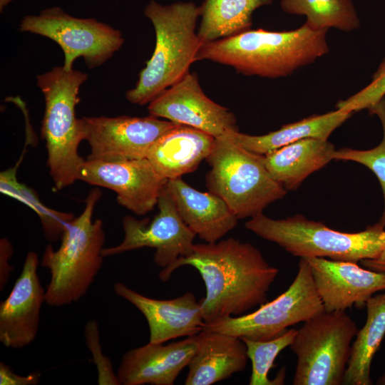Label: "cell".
<instances>
[{"label":"cell","mask_w":385,"mask_h":385,"mask_svg":"<svg viewBox=\"0 0 385 385\" xmlns=\"http://www.w3.org/2000/svg\"><path fill=\"white\" fill-rule=\"evenodd\" d=\"M185 265L197 270L205 283L206 294L200 303L205 324L242 315L266 302L279 273L253 245L233 237L195 244L192 252L180 257L159 274L160 279L169 280L175 270Z\"/></svg>","instance_id":"6da1fadb"},{"label":"cell","mask_w":385,"mask_h":385,"mask_svg":"<svg viewBox=\"0 0 385 385\" xmlns=\"http://www.w3.org/2000/svg\"><path fill=\"white\" fill-rule=\"evenodd\" d=\"M327 31L313 29L306 23L290 31L250 29L202 43L195 61L228 66L245 76L287 77L329 53Z\"/></svg>","instance_id":"7a4b0ae2"},{"label":"cell","mask_w":385,"mask_h":385,"mask_svg":"<svg viewBox=\"0 0 385 385\" xmlns=\"http://www.w3.org/2000/svg\"><path fill=\"white\" fill-rule=\"evenodd\" d=\"M144 15L153 25L155 45L135 86L125 93L130 103L139 106L149 104L189 73L202 44L195 31L200 7L193 2L161 5L151 0Z\"/></svg>","instance_id":"3957f363"},{"label":"cell","mask_w":385,"mask_h":385,"mask_svg":"<svg viewBox=\"0 0 385 385\" xmlns=\"http://www.w3.org/2000/svg\"><path fill=\"white\" fill-rule=\"evenodd\" d=\"M97 188L86 200L83 212L66 225L60 247L46 246L41 265L51 274L46 289V303L62 307L78 302L87 293L100 271L105 243L103 222L92 220L94 207L101 197Z\"/></svg>","instance_id":"277c9868"},{"label":"cell","mask_w":385,"mask_h":385,"mask_svg":"<svg viewBox=\"0 0 385 385\" xmlns=\"http://www.w3.org/2000/svg\"><path fill=\"white\" fill-rule=\"evenodd\" d=\"M88 74L63 66L53 67L36 76V85L43 94L45 111L41 136L47 148V165L57 190L78 180L85 162L78 152L83 140L81 118L76 116L79 90Z\"/></svg>","instance_id":"5b68a950"},{"label":"cell","mask_w":385,"mask_h":385,"mask_svg":"<svg viewBox=\"0 0 385 385\" xmlns=\"http://www.w3.org/2000/svg\"><path fill=\"white\" fill-rule=\"evenodd\" d=\"M245 225L260 237L300 258L359 262L376 257L385 249V226L379 222L361 232H344L302 215L275 220L261 213Z\"/></svg>","instance_id":"8992f818"},{"label":"cell","mask_w":385,"mask_h":385,"mask_svg":"<svg viewBox=\"0 0 385 385\" xmlns=\"http://www.w3.org/2000/svg\"><path fill=\"white\" fill-rule=\"evenodd\" d=\"M206 160L211 167L205 177L208 190L223 199L238 219L262 213L287 193L268 172L264 155L242 148L225 135L215 138Z\"/></svg>","instance_id":"52a82bcc"},{"label":"cell","mask_w":385,"mask_h":385,"mask_svg":"<svg viewBox=\"0 0 385 385\" xmlns=\"http://www.w3.org/2000/svg\"><path fill=\"white\" fill-rule=\"evenodd\" d=\"M358 328L345 311L324 312L303 322L290 349L293 385H342Z\"/></svg>","instance_id":"ba28073f"},{"label":"cell","mask_w":385,"mask_h":385,"mask_svg":"<svg viewBox=\"0 0 385 385\" xmlns=\"http://www.w3.org/2000/svg\"><path fill=\"white\" fill-rule=\"evenodd\" d=\"M324 312L310 265L305 258H300L294 279L274 299L265 302L249 314L205 324L203 329L266 341L281 335L289 327L304 322Z\"/></svg>","instance_id":"9c48e42d"},{"label":"cell","mask_w":385,"mask_h":385,"mask_svg":"<svg viewBox=\"0 0 385 385\" xmlns=\"http://www.w3.org/2000/svg\"><path fill=\"white\" fill-rule=\"evenodd\" d=\"M19 30L56 42L63 52V67L67 71L73 69L74 61L79 57L91 69L102 66L124 43L120 31L93 18L73 16L58 6L25 16Z\"/></svg>","instance_id":"30bf717a"},{"label":"cell","mask_w":385,"mask_h":385,"mask_svg":"<svg viewBox=\"0 0 385 385\" xmlns=\"http://www.w3.org/2000/svg\"><path fill=\"white\" fill-rule=\"evenodd\" d=\"M157 205L158 212L152 220L124 217L122 242L114 247H104L103 256H113L143 247L153 248V260L161 268L160 274L180 257L190 255L193 251L196 235L182 220L165 188L159 196Z\"/></svg>","instance_id":"8fae6325"},{"label":"cell","mask_w":385,"mask_h":385,"mask_svg":"<svg viewBox=\"0 0 385 385\" xmlns=\"http://www.w3.org/2000/svg\"><path fill=\"white\" fill-rule=\"evenodd\" d=\"M90 160L115 161L145 158L151 146L177 123L149 115L81 118Z\"/></svg>","instance_id":"7c38bea8"},{"label":"cell","mask_w":385,"mask_h":385,"mask_svg":"<svg viewBox=\"0 0 385 385\" xmlns=\"http://www.w3.org/2000/svg\"><path fill=\"white\" fill-rule=\"evenodd\" d=\"M78 180L113 190L118 203L138 215L154 209L167 182L146 158L115 161L87 159Z\"/></svg>","instance_id":"4fadbf2b"},{"label":"cell","mask_w":385,"mask_h":385,"mask_svg":"<svg viewBox=\"0 0 385 385\" xmlns=\"http://www.w3.org/2000/svg\"><path fill=\"white\" fill-rule=\"evenodd\" d=\"M148 111L150 115L192 127L215 138L239 130L235 115L205 94L195 73H188L165 89L148 104Z\"/></svg>","instance_id":"5bb4252c"},{"label":"cell","mask_w":385,"mask_h":385,"mask_svg":"<svg viewBox=\"0 0 385 385\" xmlns=\"http://www.w3.org/2000/svg\"><path fill=\"white\" fill-rule=\"evenodd\" d=\"M38 264L36 253L29 252L9 295L0 303V342L7 348L22 349L37 336L41 307L46 302Z\"/></svg>","instance_id":"9a60e30c"},{"label":"cell","mask_w":385,"mask_h":385,"mask_svg":"<svg viewBox=\"0 0 385 385\" xmlns=\"http://www.w3.org/2000/svg\"><path fill=\"white\" fill-rule=\"evenodd\" d=\"M325 312L366 307L377 292L385 290V273L359 267L356 262L327 258H305Z\"/></svg>","instance_id":"2e32d148"},{"label":"cell","mask_w":385,"mask_h":385,"mask_svg":"<svg viewBox=\"0 0 385 385\" xmlns=\"http://www.w3.org/2000/svg\"><path fill=\"white\" fill-rule=\"evenodd\" d=\"M113 290L143 314L149 327V342L165 343L180 337L196 335L205 324L200 301L191 292L171 299H157L143 295L122 282L115 283Z\"/></svg>","instance_id":"e0dca14e"},{"label":"cell","mask_w":385,"mask_h":385,"mask_svg":"<svg viewBox=\"0 0 385 385\" xmlns=\"http://www.w3.org/2000/svg\"><path fill=\"white\" fill-rule=\"evenodd\" d=\"M197 348V334L167 344L151 343L122 356L117 376L123 385H173L188 366Z\"/></svg>","instance_id":"ac0fdd59"},{"label":"cell","mask_w":385,"mask_h":385,"mask_svg":"<svg viewBox=\"0 0 385 385\" xmlns=\"http://www.w3.org/2000/svg\"><path fill=\"white\" fill-rule=\"evenodd\" d=\"M164 188L184 222L205 242H217L238 223L223 199L193 188L181 178L167 180Z\"/></svg>","instance_id":"d6986e66"},{"label":"cell","mask_w":385,"mask_h":385,"mask_svg":"<svg viewBox=\"0 0 385 385\" xmlns=\"http://www.w3.org/2000/svg\"><path fill=\"white\" fill-rule=\"evenodd\" d=\"M248 356L240 337L202 329L197 334L196 351L188 364L185 385H211L242 371Z\"/></svg>","instance_id":"ffe728a7"},{"label":"cell","mask_w":385,"mask_h":385,"mask_svg":"<svg viewBox=\"0 0 385 385\" xmlns=\"http://www.w3.org/2000/svg\"><path fill=\"white\" fill-rule=\"evenodd\" d=\"M215 138L200 130L177 124L151 146L146 158L163 178H181L206 160Z\"/></svg>","instance_id":"44dd1931"},{"label":"cell","mask_w":385,"mask_h":385,"mask_svg":"<svg viewBox=\"0 0 385 385\" xmlns=\"http://www.w3.org/2000/svg\"><path fill=\"white\" fill-rule=\"evenodd\" d=\"M335 150L328 140L309 138L271 151L264 160L272 178L286 190H292L333 160Z\"/></svg>","instance_id":"7402d4cb"},{"label":"cell","mask_w":385,"mask_h":385,"mask_svg":"<svg viewBox=\"0 0 385 385\" xmlns=\"http://www.w3.org/2000/svg\"><path fill=\"white\" fill-rule=\"evenodd\" d=\"M351 115V113L337 109L284 125L279 129L265 135H252L242 133L239 130L227 131L223 135L242 148L265 155L304 138H314L327 140L332 133Z\"/></svg>","instance_id":"603a6c76"},{"label":"cell","mask_w":385,"mask_h":385,"mask_svg":"<svg viewBox=\"0 0 385 385\" xmlns=\"http://www.w3.org/2000/svg\"><path fill=\"white\" fill-rule=\"evenodd\" d=\"M366 320L351 344L343 384L371 385V366L385 335V292L366 304Z\"/></svg>","instance_id":"cb8c5ba5"},{"label":"cell","mask_w":385,"mask_h":385,"mask_svg":"<svg viewBox=\"0 0 385 385\" xmlns=\"http://www.w3.org/2000/svg\"><path fill=\"white\" fill-rule=\"evenodd\" d=\"M273 0H205L200 7L197 35L202 43L251 29L252 16Z\"/></svg>","instance_id":"d4e9b609"},{"label":"cell","mask_w":385,"mask_h":385,"mask_svg":"<svg viewBox=\"0 0 385 385\" xmlns=\"http://www.w3.org/2000/svg\"><path fill=\"white\" fill-rule=\"evenodd\" d=\"M280 6L285 13L305 16V23L315 30L349 32L360 26L353 0H281Z\"/></svg>","instance_id":"484cf974"},{"label":"cell","mask_w":385,"mask_h":385,"mask_svg":"<svg viewBox=\"0 0 385 385\" xmlns=\"http://www.w3.org/2000/svg\"><path fill=\"white\" fill-rule=\"evenodd\" d=\"M16 167L8 169L0 174V190L28 205L38 216L45 237L48 241L56 242L63 235L67 223L74 216L72 213L63 212L46 207L40 200L37 193L27 185L19 183L16 176Z\"/></svg>","instance_id":"4316f807"},{"label":"cell","mask_w":385,"mask_h":385,"mask_svg":"<svg viewBox=\"0 0 385 385\" xmlns=\"http://www.w3.org/2000/svg\"><path fill=\"white\" fill-rule=\"evenodd\" d=\"M297 329H287L281 335L266 341H257L241 337L247 348L248 359L252 363L250 385H282L284 384L285 369L283 367L274 379L269 378V371L274 366L278 354L289 346L296 336Z\"/></svg>","instance_id":"83f0119b"},{"label":"cell","mask_w":385,"mask_h":385,"mask_svg":"<svg viewBox=\"0 0 385 385\" xmlns=\"http://www.w3.org/2000/svg\"><path fill=\"white\" fill-rule=\"evenodd\" d=\"M371 114L379 118L383 138L381 143L369 150H355L343 148L336 150L332 155L333 160H350L367 167L377 177L383 192L384 208L379 222L385 226V97L368 109Z\"/></svg>","instance_id":"f1b7e54d"},{"label":"cell","mask_w":385,"mask_h":385,"mask_svg":"<svg viewBox=\"0 0 385 385\" xmlns=\"http://www.w3.org/2000/svg\"><path fill=\"white\" fill-rule=\"evenodd\" d=\"M385 97V58L372 76L370 83L359 92L337 103V109L353 113L369 109Z\"/></svg>","instance_id":"f546056e"},{"label":"cell","mask_w":385,"mask_h":385,"mask_svg":"<svg viewBox=\"0 0 385 385\" xmlns=\"http://www.w3.org/2000/svg\"><path fill=\"white\" fill-rule=\"evenodd\" d=\"M86 344L90 350L98 371V384L120 385L110 359L103 354L100 341L98 324L96 319L88 321L84 329Z\"/></svg>","instance_id":"4dcf8cb0"},{"label":"cell","mask_w":385,"mask_h":385,"mask_svg":"<svg viewBox=\"0 0 385 385\" xmlns=\"http://www.w3.org/2000/svg\"><path fill=\"white\" fill-rule=\"evenodd\" d=\"M41 374L35 371L26 376L16 374L11 367L3 361L0 362L1 385H36L40 382Z\"/></svg>","instance_id":"1f68e13d"},{"label":"cell","mask_w":385,"mask_h":385,"mask_svg":"<svg viewBox=\"0 0 385 385\" xmlns=\"http://www.w3.org/2000/svg\"><path fill=\"white\" fill-rule=\"evenodd\" d=\"M13 254V247L9 240H0V290L2 291L10 279L13 267L9 260Z\"/></svg>","instance_id":"d6a6232c"},{"label":"cell","mask_w":385,"mask_h":385,"mask_svg":"<svg viewBox=\"0 0 385 385\" xmlns=\"http://www.w3.org/2000/svg\"><path fill=\"white\" fill-rule=\"evenodd\" d=\"M361 262L366 269L385 273V249L376 257L363 260Z\"/></svg>","instance_id":"836d02e7"},{"label":"cell","mask_w":385,"mask_h":385,"mask_svg":"<svg viewBox=\"0 0 385 385\" xmlns=\"http://www.w3.org/2000/svg\"><path fill=\"white\" fill-rule=\"evenodd\" d=\"M376 384L378 385H385V369L383 373L379 376Z\"/></svg>","instance_id":"e575fe53"},{"label":"cell","mask_w":385,"mask_h":385,"mask_svg":"<svg viewBox=\"0 0 385 385\" xmlns=\"http://www.w3.org/2000/svg\"><path fill=\"white\" fill-rule=\"evenodd\" d=\"M12 0H0V11L1 12Z\"/></svg>","instance_id":"d590c367"}]
</instances>
